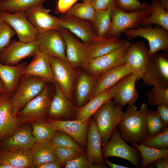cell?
Here are the masks:
<instances>
[{
    "label": "cell",
    "instance_id": "obj_1",
    "mask_svg": "<svg viewBox=\"0 0 168 168\" xmlns=\"http://www.w3.org/2000/svg\"><path fill=\"white\" fill-rule=\"evenodd\" d=\"M147 106L143 103L138 109L134 104L128 105L123 112L118 130L124 139L130 144H140L148 136L146 121Z\"/></svg>",
    "mask_w": 168,
    "mask_h": 168
},
{
    "label": "cell",
    "instance_id": "obj_2",
    "mask_svg": "<svg viewBox=\"0 0 168 168\" xmlns=\"http://www.w3.org/2000/svg\"><path fill=\"white\" fill-rule=\"evenodd\" d=\"M111 99L102 105L93 115L104 147L122 119L124 111Z\"/></svg>",
    "mask_w": 168,
    "mask_h": 168
},
{
    "label": "cell",
    "instance_id": "obj_3",
    "mask_svg": "<svg viewBox=\"0 0 168 168\" xmlns=\"http://www.w3.org/2000/svg\"><path fill=\"white\" fill-rule=\"evenodd\" d=\"M151 12L150 5L145 9L132 12L114 7L111 12L110 26L105 37L119 39L125 31L138 27Z\"/></svg>",
    "mask_w": 168,
    "mask_h": 168
},
{
    "label": "cell",
    "instance_id": "obj_4",
    "mask_svg": "<svg viewBox=\"0 0 168 168\" xmlns=\"http://www.w3.org/2000/svg\"><path fill=\"white\" fill-rule=\"evenodd\" d=\"M47 82L39 77L23 74L10 97L13 115L16 117L19 111L42 92L47 85Z\"/></svg>",
    "mask_w": 168,
    "mask_h": 168
},
{
    "label": "cell",
    "instance_id": "obj_5",
    "mask_svg": "<svg viewBox=\"0 0 168 168\" xmlns=\"http://www.w3.org/2000/svg\"><path fill=\"white\" fill-rule=\"evenodd\" d=\"M51 101L49 89L46 85L40 94L17 113L16 116L21 124L45 120Z\"/></svg>",
    "mask_w": 168,
    "mask_h": 168
},
{
    "label": "cell",
    "instance_id": "obj_6",
    "mask_svg": "<svg viewBox=\"0 0 168 168\" xmlns=\"http://www.w3.org/2000/svg\"><path fill=\"white\" fill-rule=\"evenodd\" d=\"M102 153L104 158L119 157L130 162L137 168H140L141 158L138 150L129 146L116 128L107 143L103 147Z\"/></svg>",
    "mask_w": 168,
    "mask_h": 168
},
{
    "label": "cell",
    "instance_id": "obj_7",
    "mask_svg": "<svg viewBox=\"0 0 168 168\" xmlns=\"http://www.w3.org/2000/svg\"><path fill=\"white\" fill-rule=\"evenodd\" d=\"M146 85L168 88V57L157 53L149 55L142 79Z\"/></svg>",
    "mask_w": 168,
    "mask_h": 168
},
{
    "label": "cell",
    "instance_id": "obj_8",
    "mask_svg": "<svg viewBox=\"0 0 168 168\" xmlns=\"http://www.w3.org/2000/svg\"><path fill=\"white\" fill-rule=\"evenodd\" d=\"M168 32L159 26L153 28L149 26L127 30L123 33L127 36L128 40L138 37L146 39L148 42V53L149 55H151L161 50L167 52Z\"/></svg>",
    "mask_w": 168,
    "mask_h": 168
},
{
    "label": "cell",
    "instance_id": "obj_9",
    "mask_svg": "<svg viewBox=\"0 0 168 168\" xmlns=\"http://www.w3.org/2000/svg\"><path fill=\"white\" fill-rule=\"evenodd\" d=\"M39 51L37 41L25 43L13 39L0 51V63L9 65H16L24 59L34 56Z\"/></svg>",
    "mask_w": 168,
    "mask_h": 168
},
{
    "label": "cell",
    "instance_id": "obj_10",
    "mask_svg": "<svg viewBox=\"0 0 168 168\" xmlns=\"http://www.w3.org/2000/svg\"><path fill=\"white\" fill-rule=\"evenodd\" d=\"M0 18L12 28L20 41L29 43L36 41L39 33L27 19L26 12L10 13L0 11Z\"/></svg>",
    "mask_w": 168,
    "mask_h": 168
},
{
    "label": "cell",
    "instance_id": "obj_11",
    "mask_svg": "<svg viewBox=\"0 0 168 168\" xmlns=\"http://www.w3.org/2000/svg\"><path fill=\"white\" fill-rule=\"evenodd\" d=\"M130 43L126 40L116 50L90 59L86 69L92 75L99 76L115 67L125 64V56Z\"/></svg>",
    "mask_w": 168,
    "mask_h": 168
},
{
    "label": "cell",
    "instance_id": "obj_12",
    "mask_svg": "<svg viewBox=\"0 0 168 168\" xmlns=\"http://www.w3.org/2000/svg\"><path fill=\"white\" fill-rule=\"evenodd\" d=\"M59 31L65 42L67 61L74 68H86L89 60L86 45L67 29L62 27Z\"/></svg>",
    "mask_w": 168,
    "mask_h": 168
},
{
    "label": "cell",
    "instance_id": "obj_13",
    "mask_svg": "<svg viewBox=\"0 0 168 168\" xmlns=\"http://www.w3.org/2000/svg\"><path fill=\"white\" fill-rule=\"evenodd\" d=\"M149 58L148 49L144 42L130 43L125 56V64L138 82L142 77Z\"/></svg>",
    "mask_w": 168,
    "mask_h": 168
},
{
    "label": "cell",
    "instance_id": "obj_14",
    "mask_svg": "<svg viewBox=\"0 0 168 168\" xmlns=\"http://www.w3.org/2000/svg\"><path fill=\"white\" fill-rule=\"evenodd\" d=\"M49 58L55 82L66 96L71 100L75 77L74 68L67 61L62 58L50 56Z\"/></svg>",
    "mask_w": 168,
    "mask_h": 168
},
{
    "label": "cell",
    "instance_id": "obj_15",
    "mask_svg": "<svg viewBox=\"0 0 168 168\" xmlns=\"http://www.w3.org/2000/svg\"><path fill=\"white\" fill-rule=\"evenodd\" d=\"M136 77L132 73L124 77L111 87L113 102L122 108L134 104L138 94L136 88Z\"/></svg>",
    "mask_w": 168,
    "mask_h": 168
},
{
    "label": "cell",
    "instance_id": "obj_16",
    "mask_svg": "<svg viewBox=\"0 0 168 168\" xmlns=\"http://www.w3.org/2000/svg\"><path fill=\"white\" fill-rule=\"evenodd\" d=\"M91 22L65 14L59 18L60 26L80 38L85 45L90 44L99 37Z\"/></svg>",
    "mask_w": 168,
    "mask_h": 168
},
{
    "label": "cell",
    "instance_id": "obj_17",
    "mask_svg": "<svg viewBox=\"0 0 168 168\" xmlns=\"http://www.w3.org/2000/svg\"><path fill=\"white\" fill-rule=\"evenodd\" d=\"M36 41L39 51L67 61L65 42L59 31L52 30L39 33Z\"/></svg>",
    "mask_w": 168,
    "mask_h": 168
},
{
    "label": "cell",
    "instance_id": "obj_18",
    "mask_svg": "<svg viewBox=\"0 0 168 168\" xmlns=\"http://www.w3.org/2000/svg\"><path fill=\"white\" fill-rule=\"evenodd\" d=\"M50 10L44 8L43 4H39L31 7L26 12V17L39 33L50 30L59 31L62 28L59 18L49 14Z\"/></svg>",
    "mask_w": 168,
    "mask_h": 168
},
{
    "label": "cell",
    "instance_id": "obj_19",
    "mask_svg": "<svg viewBox=\"0 0 168 168\" xmlns=\"http://www.w3.org/2000/svg\"><path fill=\"white\" fill-rule=\"evenodd\" d=\"M101 147L100 137L92 118L90 119L87 130L86 155L92 168H108L102 156Z\"/></svg>",
    "mask_w": 168,
    "mask_h": 168
},
{
    "label": "cell",
    "instance_id": "obj_20",
    "mask_svg": "<svg viewBox=\"0 0 168 168\" xmlns=\"http://www.w3.org/2000/svg\"><path fill=\"white\" fill-rule=\"evenodd\" d=\"M47 119L56 131L65 133L83 148L86 147L87 132L90 118L85 120H60L48 118Z\"/></svg>",
    "mask_w": 168,
    "mask_h": 168
},
{
    "label": "cell",
    "instance_id": "obj_21",
    "mask_svg": "<svg viewBox=\"0 0 168 168\" xmlns=\"http://www.w3.org/2000/svg\"><path fill=\"white\" fill-rule=\"evenodd\" d=\"M10 97L4 94L0 98V139L3 140L13 135L21 125L12 114Z\"/></svg>",
    "mask_w": 168,
    "mask_h": 168
},
{
    "label": "cell",
    "instance_id": "obj_22",
    "mask_svg": "<svg viewBox=\"0 0 168 168\" xmlns=\"http://www.w3.org/2000/svg\"><path fill=\"white\" fill-rule=\"evenodd\" d=\"M55 93L51 100L48 114L53 119H64L66 120L72 117L77 112L72 103L65 95L58 83H54Z\"/></svg>",
    "mask_w": 168,
    "mask_h": 168
},
{
    "label": "cell",
    "instance_id": "obj_23",
    "mask_svg": "<svg viewBox=\"0 0 168 168\" xmlns=\"http://www.w3.org/2000/svg\"><path fill=\"white\" fill-rule=\"evenodd\" d=\"M23 74L39 77L47 82H55L51 66L49 56L39 51L33 56L31 61L24 68Z\"/></svg>",
    "mask_w": 168,
    "mask_h": 168
},
{
    "label": "cell",
    "instance_id": "obj_24",
    "mask_svg": "<svg viewBox=\"0 0 168 168\" xmlns=\"http://www.w3.org/2000/svg\"><path fill=\"white\" fill-rule=\"evenodd\" d=\"M35 140L32 132L27 126L20 127L13 135L0 143V147L7 150L31 149Z\"/></svg>",
    "mask_w": 168,
    "mask_h": 168
},
{
    "label": "cell",
    "instance_id": "obj_25",
    "mask_svg": "<svg viewBox=\"0 0 168 168\" xmlns=\"http://www.w3.org/2000/svg\"><path fill=\"white\" fill-rule=\"evenodd\" d=\"M27 64L23 62L16 65H9L0 63V79L6 94L10 96L15 90Z\"/></svg>",
    "mask_w": 168,
    "mask_h": 168
},
{
    "label": "cell",
    "instance_id": "obj_26",
    "mask_svg": "<svg viewBox=\"0 0 168 168\" xmlns=\"http://www.w3.org/2000/svg\"><path fill=\"white\" fill-rule=\"evenodd\" d=\"M127 40L116 38L100 37L86 45L89 60L106 54L118 49Z\"/></svg>",
    "mask_w": 168,
    "mask_h": 168
},
{
    "label": "cell",
    "instance_id": "obj_27",
    "mask_svg": "<svg viewBox=\"0 0 168 168\" xmlns=\"http://www.w3.org/2000/svg\"><path fill=\"white\" fill-rule=\"evenodd\" d=\"M0 164H9L14 168L35 167L30 149L13 150L2 149L0 151Z\"/></svg>",
    "mask_w": 168,
    "mask_h": 168
},
{
    "label": "cell",
    "instance_id": "obj_28",
    "mask_svg": "<svg viewBox=\"0 0 168 168\" xmlns=\"http://www.w3.org/2000/svg\"><path fill=\"white\" fill-rule=\"evenodd\" d=\"M131 73L126 65L124 64L115 67L100 75L93 94L90 99L111 87L122 78Z\"/></svg>",
    "mask_w": 168,
    "mask_h": 168
},
{
    "label": "cell",
    "instance_id": "obj_29",
    "mask_svg": "<svg viewBox=\"0 0 168 168\" xmlns=\"http://www.w3.org/2000/svg\"><path fill=\"white\" fill-rule=\"evenodd\" d=\"M99 76L91 75L85 73L81 75L76 89V100L79 106L82 107L90 99L94 92Z\"/></svg>",
    "mask_w": 168,
    "mask_h": 168
},
{
    "label": "cell",
    "instance_id": "obj_30",
    "mask_svg": "<svg viewBox=\"0 0 168 168\" xmlns=\"http://www.w3.org/2000/svg\"><path fill=\"white\" fill-rule=\"evenodd\" d=\"M111 87L90 99L89 101L78 109L76 119H89L103 104L112 99Z\"/></svg>",
    "mask_w": 168,
    "mask_h": 168
},
{
    "label": "cell",
    "instance_id": "obj_31",
    "mask_svg": "<svg viewBox=\"0 0 168 168\" xmlns=\"http://www.w3.org/2000/svg\"><path fill=\"white\" fill-rule=\"evenodd\" d=\"M30 150L35 167L48 162L58 160L55 147L51 142L35 143Z\"/></svg>",
    "mask_w": 168,
    "mask_h": 168
},
{
    "label": "cell",
    "instance_id": "obj_32",
    "mask_svg": "<svg viewBox=\"0 0 168 168\" xmlns=\"http://www.w3.org/2000/svg\"><path fill=\"white\" fill-rule=\"evenodd\" d=\"M150 7L151 14L141 25L146 26L156 24L168 31V11L162 7L160 0H152Z\"/></svg>",
    "mask_w": 168,
    "mask_h": 168
},
{
    "label": "cell",
    "instance_id": "obj_33",
    "mask_svg": "<svg viewBox=\"0 0 168 168\" xmlns=\"http://www.w3.org/2000/svg\"><path fill=\"white\" fill-rule=\"evenodd\" d=\"M131 145L139 152L141 158L140 168H147L155 160L168 157V149H159L151 147L142 143H133Z\"/></svg>",
    "mask_w": 168,
    "mask_h": 168
},
{
    "label": "cell",
    "instance_id": "obj_34",
    "mask_svg": "<svg viewBox=\"0 0 168 168\" xmlns=\"http://www.w3.org/2000/svg\"><path fill=\"white\" fill-rule=\"evenodd\" d=\"M30 124L35 143L51 142L56 131L51 123L42 120Z\"/></svg>",
    "mask_w": 168,
    "mask_h": 168
},
{
    "label": "cell",
    "instance_id": "obj_35",
    "mask_svg": "<svg viewBox=\"0 0 168 168\" xmlns=\"http://www.w3.org/2000/svg\"><path fill=\"white\" fill-rule=\"evenodd\" d=\"M47 0H0V11L10 13L26 12L33 6Z\"/></svg>",
    "mask_w": 168,
    "mask_h": 168
},
{
    "label": "cell",
    "instance_id": "obj_36",
    "mask_svg": "<svg viewBox=\"0 0 168 168\" xmlns=\"http://www.w3.org/2000/svg\"><path fill=\"white\" fill-rule=\"evenodd\" d=\"M114 7L105 10H96L92 22L95 31L98 37H105L108 32L111 24L112 10Z\"/></svg>",
    "mask_w": 168,
    "mask_h": 168
},
{
    "label": "cell",
    "instance_id": "obj_37",
    "mask_svg": "<svg viewBox=\"0 0 168 168\" xmlns=\"http://www.w3.org/2000/svg\"><path fill=\"white\" fill-rule=\"evenodd\" d=\"M96 11L91 3L82 2L74 4L64 14L92 22Z\"/></svg>",
    "mask_w": 168,
    "mask_h": 168
},
{
    "label": "cell",
    "instance_id": "obj_38",
    "mask_svg": "<svg viewBox=\"0 0 168 168\" xmlns=\"http://www.w3.org/2000/svg\"><path fill=\"white\" fill-rule=\"evenodd\" d=\"M146 121L148 136L157 134L167 127L164 125L156 111H153L148 109Z\"/></svg>",
    "mask_w": 168,
    "mask_h": 168
},
{
    "label": "cell",
    "instance_id": "obj_39",
    "mask_svg": "<svg viewBox=\"0 0 168 168\" xmlns=\"http://www.w3.org/2000/svg\"><path fill=\"white\" fill-rule=\"evenodd\" d=\"M51 142L56 145L73 149L80 152H85V149L70 135L65 133L56 131Z\"/></svg>",
    "mask_w": 168,
    "mask_h": 168
},
{
    "label": "cell",
    "instance_id": "obj_40",
    "mask_svg": "<svg viewBox=\"0 0 168 168\" xmlns=\"http://www.w3.org/2000/svg\"><path fill=\"white\" fill-rule=\"evenodd\" d=\"M148 104L152 107L158 106L165 103H168V88L153 86L146 91Z\"/></svg>",
    "mask_w": 168,
    "mask_h": 168
},
{
    "label": "cell",
    "instance_id": "obj_41",
    "mask_svg": "<svg viewBox=\"0 0 168 168\" xmlns=\"http://www.w3.org/2000/svg\"><path fill=\"white\" fill-rule=\"evenodd\" d=\"M141 143L148 147L156 149H168V127L155 135L147 136Z\"/></svg>",
    "mask_w": 168,
    "mask_h": 168
},
{
    "label": "cell",
    "instance_id": "obj_42",
    "mask_svg": "<svg viewBox=\"0 0 168 168\" xmlns=\"http://www.w3.org/2000/svg\"><path fill=\"white\" fill-rule=\"evenodd\" d=\"M55 147V153L58 161L62 166H65L70 160L83 152L78 151L69 148L56 145Z\"/></svg>",
    "mask_w": 168,
    "mask_h": 168
},
{
    "label": "cell",
    "instance_id": "obj_43",
    "mask_svg": "<svg viewBox=\"0 0 168 168\" xmlns=\"http://www.w3.org/2000/svg\"><path fill=\"white\" fill-rule=\"evenodd\" d=\"M16 34L12 28L0 18V51L9 44L11 38Z\"/></svg>",
    "mask_w": 168,
    "mask_h": 168
},
{
    "label": "cell",
    "instance_id": "obj_44",
    "mask_svg": "<svg viewBox=\"0 0 168 168\" xmlns=\"http://www.w3.org/2000/svg\"><path fill=\"white\" fill-rule=\"evenodd\" d=\"M116 7L128 12H134L147 8L149 5L140 0H115Z\"/></svg>",
    "mask_w": 168,
    "mask_h": 168
},
{
    "label": "cell",
    "instance_id": "obj_45",
    "mask_svg": "<svg viewBox=\"0 0 168 168\" xmlns=\"http://www.w3.org/2000/svg\"><path fill=\"white\" fill-rule=\"evenodd\" d=\"M65 168H92L89 163L85 153H83L69 161Z\"/></svg>",
    "mask_w": 168,
    "mask_h": 168
},
{
    "label": "cell",
    "instance_id": "obj_46",
    "mask_svg": "<svg viewBox=\"0 0 168 168\" xmlns=\"http://www.w3.org/2000/svg\"><path fill=\"white\" fill-rule=\"evenodd\" d=\"M91 3L96 10H105L116 6L115 0H93Z\"/></svg>",
    "mask_w": 168,
    "mask_h": 168
},
{
    "label": "cell",
    "instance_id": "obj_47",
    "mask_svg": "<svg viewBox=\"0 0 168 168\" xmlns=\"http://www.w3.org/2000/svg\"><path fill=\"white\" fill-rule=\"evenodd\" d=\"M78 0H58L55 9L56 12L58 13L64 14Z\"/></svg>",
    "mask_w": 168,
    "mask_h": 168
},
{
    "label": "cell",
    "instance_id": "obj_48",
    "mask_svg": "<svg viewBox=\"0 0 168 168\" xmlns=\"http://www.w3.org/2000/svg\"><path fill=\"white\" fill-rule=\"evenodd\" d=\"M166 127H168V103L162 104L157 106L156 110Z\"/></svg>",
    "mask_w": 168,
    "mask_h": 168
},
{
    "label": "cell",
    "instance_id": "obj_49",
    "mask_svg": "<svg viewBox=\"0 0 168 168\" xmlns=\"http://www.w3.org/2000/svg\"><path fill=\"white\" fill-rule=\"evenodd\" d=\"M147 167L168 168V157L159 158L152 162Z\"/></svg>",
    "mask_w": 168,
    "mask_h": 168
},
{
    "label": "cell",
    "instance_id": "obj_50",
    "mask_svg": "<svg viewBox=\"0 0 168 168\" xmlns=\"http://www.w3.org/2000/svg\"><path fill=\"white\" fill-rule=\"evenodd\" d=\"M62 166L61 163L58 161L48 162L40 165L36 168H59Z\"/></svg>",
    "mask_w": 168,
    "mask_h": 168
},
{
    "label": "cell",
    "instance_id": "obj_51",
    "mask_svg": "<svg viewBox=\"0 0 168 168\" xmlns=\"http://www.w3.org/2000/svg\"><path fill=\"white\" fill-rule=\"evenodd\" d=\"M104 161L105 164H106L110 168H128L129 167H128L126 166H124L123 165H120L117 164L115 163H114L110 161L107 159L104 158Z\"/></svg>",
    "mask_w": 168,
    "mask_h": 168
},
{
    "label": "cell",
    "instance_id": "obj_52",
    "mask_svg": "<svg viewBox=\"0 0 168 168\" xmlns=\"http://www.w3.org/2000/svg\"><path fill=\"white\" fill-rule=\"evenodd\" d=\"M161 5L165 10L168 11V0H163L160 1Z\"/></svg>",
    "mask_w": 168,
    "mask_h": 168
},
{
    "label": "cell",
    "instance_id": "obj_53",
    "mask_svg": "<svg viewBox=\"0 0 168 168\" xmlns=\"http://www.w3.org/2000/svg\"><path fill=\"white\" fill-rule=\"evenodd\" d=\"M0 93L6 94V91L0 79Z\"/></svg>",
    "mask_w": 168,
    "mask_h": 168
},
{
    "label": "cell",
    "instance_id": "obj_54",
    "mask_svg": "<svg viewBox=\"0 0 168 168\" xmlns=\"http://www.w3.org/2000/svg\"><path fill=\"white\" fill-rule=\"evenodd\" d=\"M0 168H14V167L9 164H0Z\"/></svg>",
    "mask_w": 168,
    "mask_h": 168
},
{
    "label": "cell",
    "instance_id": "obj_55",
    "mask_svg": "<svg viewBox=\"0 0 168 168\" xmlns=\"http://www.w3.org/2000/svg\"><path fill=\"white\" fill-rule=\"evenodd\" d=\"M93 0H82V2H87V3H91Z\"/></svg>",
    "mask_w": 168,
    "mask_h": 168
},
{
    "label": "cell",
    "instance_id": "obj_56",
    "mask_svg": "<svg viewBox=\"0 0 168 168\" xmlns=\"http://www.w3.org/2000/svg\"><path fill=\"white\" fill-rule=\"evenodd\" d=\"M4 94H2V93H0V98L2 96V95Z\"/></svg>",
    "mask_w": 168,
    "mask_h": 168
},
{
    "label": "cell",
    "instance_id": "obj_57",
    "mask_svg": "<svg viewBox=\"0 0 168 168\" xmlns=\"http://www.w3.org/2000/svg\"><path fill=\"white\" fill-rule=\"evenodd\" d=\"M163 0H160V1L161 2V1H162Z\"/></svg>",
    "mask_w": 168,
    "mask_h": 168
},
{
    "label": "cell",
    "instance_id": "obj_58",
    "mask_svg": "<svg viewBox=\"0 0 168 168\" xmlns=\"http://www.w3.org/2000/svg\"></svg>",
    "mask_w": 168,
    "mask_h": 168
}]
</instances>
